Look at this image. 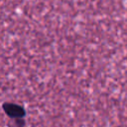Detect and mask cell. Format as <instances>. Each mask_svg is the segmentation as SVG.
Returning a JSON list of instances; mask_svg holds the SVG:
<instances>
[{
  "label": "cell",
  "mask_w": 127,
  "mask_h": 127,
  "mask_svg": "<svg viewBox=\"0 0 127 127\" xmlns=\"http://www.w3.org/2000/svg\"><path fill=\"white\" fill-rule=\"evenodd\" d=\"M4 110L9 116L15 117V118H21L25 115V110L21 106L13 104V103L4 104Z\"/></svg>",
  "instance_id": "6da1fadb"
}]
</instances>
